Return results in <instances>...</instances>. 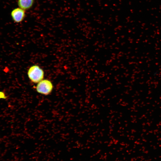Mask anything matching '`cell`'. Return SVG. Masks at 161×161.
<instances>
[{
  "label": "cell",
  "mask_w": 161,
  "mask_h": 161,
  "mask_svg": "<svg viewBox=\"0 0 161 161\" xmlns=\"http://www.w3.org/2000/svg\"><path fill=\"white\" fill-rule=\"evenodd\" d=\"M28 77L34 83H38L43 79L44 72L42 69L36 65L31 66L27 72Z\"/></svg>",
  "instance_id": "6da1fadb"
},
{
  "label": "cell",
  "mask_w": 161,
  "mask_h": 161,
  "mask_svg": "<svg viewBox=\"0 0 161 161\" xmlns=\"http://www.w3.org/2000/svg\"><path fill=\"white\" fill-rule=\"evenodd\" d=\"M53 88V86L52 82L47 79H43L38 83L35 87L37 92L45 95L50 94Z\"/></svg>",
  "instance_id": "7a4b0ae2"
},
{
  "label": "cell",
  "mask_w": 161,
  "mask_h": 161,
  "mask_svg": "<svg viewBox=\"0 0 161 161\" xmlns=\"http://www.w3.org/2000/svg\"><path fill=\"white\" fill-rule=\"evenodd\" d=\"M25 11L19 7L13 9L10 13L13 21L16 23H19L22 21L26 17Z\"/></svg>",
  "instance_id": "3957f363"
},
{
  "label": "cell",
  "mask_w": 161,
  "mask_h": 161,
  "mask_svg": "<svg viewBox=\"0 0 161 161\" xmlns=\"http://www.w3.org/2000/svg\"><path fill=\"white\" fill-rule=\"evenodd\" d=\"M35 0H18V7L26 11L32 8L33 6Z\"/></svg>",
  "instance_id": "277c9868"
}]
</instances>
